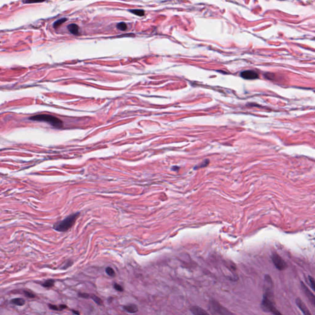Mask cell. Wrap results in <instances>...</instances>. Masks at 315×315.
Here are the masks:
<instances>
[{"label":"cell","instance_id":"1","mask_svg":"<svg viewBox=\"0 0 315 315\" xmlns=\"http://www.w3.org/2000/svg\"><path fill=\"white\" fill-rule=\"evenodd\" d=\"M80 216V212L72 214L65 219L54 224L53 228L55 230L60 232H64L70 229L75 224L78 217Z\"/></svg>","mask_w":315,"mask_h":315},{"label":"cell","instance_id":"2","mask_svg":"<svg viewBox=\"0 0 315 315\" xmlns=\"http://www.w3.org/2000/svg\"><path fill=\"white\" fill-rule=\"evenodd\" d=\"M29 119L32 121L48 122V123L51 124L52 126L57 127V128H60L63 126V122L60 119L57 118L56 116L49 115L43 114V115H34V116L30 117Z\"/></svg>","mask_w":315,"mask_h":315},{"label":"cell","instance_id":"3","mask_svg":"<svg viewBox=\"0 0 315 315\" xmlns=\"http://www.w3.org/2000/svg\"><path fill=\"white\" fill-rule=\"evenodd\" d=\"M209 305L211 309L219 315H236L215 300H211L209 301Z\"/></svg>","mask_w":315,"mask_h":315},{"label":"cell","instance_id":"4","mask_svg":"<svg viewBox=\"0 0 315 315\" xmlns=\"http://www.w3.org/2000/svg\"><path fill=\"white\" fill-rule=\"evenodd\" d=\"M272 262L275 266V267L279 271L285 270L287 268V263L284 260V259L277 253H274L271 255Z\"/></svg>","mask_w":315,"mask_h":315},{"label":"cell","instance_id":"5","mask_svg":"<svg viewBox=\"0 0 315 315\" xmlns=\"http://www.w3.org/2000/svg\"><path fill=\"white\" fill-rule=\"evenodd\" d=\"M301 287L302 289L303 292L308 298V299L309 300V301L314 305L315 307V295L309 289V288L303 282H301Z\"/></svg>","mask_w":315,"mask_h":315},{"label":"cell","instance_id":"6","mask_svg":"<svg viewBox=\"0 0 315 315\" xmlns=\"http://www.w3.org/2000/svg\"><path fill=\"white\" fill-rule=\"evenodd\" d=\"M295 303L298 307V308L301 310L303 315H312L311 312L309 311V309L306 306V305L304 303V302L302 301L301 299L300 298H297L295 299Z\"/></svg>","mask_w":315,"mask_h":315},{"label":"cell","instance_id":"7","mask_svg":"<svg viewBox=\"0 0 315 315\" xmlns=\"http://www.w3.org/2000/svg\"><path fill=\"white\" fill-rule=\"evenodd\" d=\"M241 76L246 80H255L259 78V75L255 71L246 70L241 73Z\"/></svg>","mask_w":315,"mask_h":315},{"label":"cell","instance_id":"8","mask_svg":"<svg viewBox=\"0 0 315 315\" xmlns=\"http://www.w3.org/2000/svg\"><path fill=\"white\" fill-rule=\"evenodd\" d=\"M190 311L194 315H210L206 310L198 306H192Z\"/></svg>","mask_w":315,"mask_h":315},{"label":"cell","instance_id":"9","mask_svg":"<svg viewBox=\"0 0 315 315\" xmlns=\"http://www.w3.org/2000/svg\"><path fill=\"white\" fill-rule=\"evenodd\" d=\"M123 309L129 313H135L138 311V307L135 304L130 303L123 306Z\"/></svg>","mask_w":315,"mask_h":315},{"label":"cell","instance_id":"10","mask_svg":"<svg viewBox=\"0 0 315 315\" xmlns=\"http://www.w3.org/2000/svg\"><path fill=\"white\" fill-rule=\"evenodd\" d=\"M69 32L75 35H77L79 33V27L75 24H71L67 27Z\"/></svg>","mask_w":315,"mask_h":315},{"label":"cell","instance_id":"11","mask_svg":"<svg viewBox=\"0 0 315 315\" xmlns=\"http://www.w3.org/2000/svg\"><path fill=\"white\" fill-rule=\"evenodd\" d=\"M54 283H55V280H54L52 279H47L45 281L41 282V285L43 287H45V288H51L54 286Z\"/></svg>","mask_w":315,"mask_h":315},{"label":"cell","instance_id":"12","mask_svg":"<svg viewBox=\"0 0 315 315\" xmlns=\"http://www.w3.org/2000/svg\"><path fill=\"white\" fill-rule=\"evenodd\" d=\"M11 303L17 306H23L25 303L24 299L22 298H15L11 300Z\"/></svg>","mask_w":315,"mask_h":315},{"label":"cell","instance_id":"13","mask_svg":"<svg viewBox=\"0 0 315 315\" xmlns=\"http://www.w3.org/2000/svg\"><path fill=\"white\" fill-rule=\"evenodd\" d=\"M90 298H91L95 303H97V305H99L100 306L103 305V302L102 300L100 297H99L97 295H95V294H91Z\"/></svg>","mask_w":315,"mask_h":315},{"label":"cell","instance_id":"14","mask_svg":"<svg viewBox=\"0 0 315 315\" xmlns=\"http://www.w3.org/2000/svg\"><path fill=\"white\" fill-rule=\"evenodd\" d=\"M67 19L66 18H62L59 20H57V21H56L54 24V27L55 29H57L59 27H60L63 23L67 21Z\"/></svg>","mask_w":315,"mask_h":315},{"label":"cell","instance_id":"15","mask_svg":"<svg viewBox=\"0 0 315 315\" xmlns=\"http://www.w3.org/2000/svg\"><path fill=\"white\" fill-rule=\"evenodd\" d=\"M105 271H106L107 274L111 277H115L116 276V273H115L114 270L110 266L107 267L105 269Z\"/></svg>","mask_w":315,"mask_h":315},{"label":"cell","instance_id":"16","mask_svg":"<svg viewBox=\"0 0 315 315\" xmlns=\"http://www.w3.org/2000/svg\"><path fill=\"white\" fill-rule=\"evenodd\" d=\"M130 12L135 14L136 16H143L145 14L144 11L143 10H130Z\"/></svg>","mask_w":315,"mask_h":315},{"label":"cell","instance_id":"17","mask_svg":"<svg viewBox=\"0 0 315 315\" xmlns=\"http://www.w3.org/2000/svg\"><path fill=\"white\" fill-rule=\"evenodd\" d=\"M116 27H117V29H118L119 30H120L121 31H125L127 29V26L126 24H125L124 22H120V23L118 24Z\"/></svg>","mask_w":315,"mask_h":315},{"label":"cell","instance_id":"18","mask_svg":"<svg viewBox=\"0 0 315 315\" xmlns=\"http://www.w3.org/2000/svg\"><path fill=\"white\" fill-rule=\"evenodd\" d=\"M309 282L312 289L315 292V279L311 276H308Z\"/></svg>","mask_w":315,"mask_h":315},{"label":"cell","instance_id":"19","mask_svg":"<svg viewBox=\"0 0 315 315\" xmlns=\"http://www.w3.org/2000/svg\"><path fill=\"white\" fill-rule=\"evenodd\" d=\"M24 293L25 295L27 297H28V298H35V297H36V295H35L33 292H32V291L24 290Z\"/></svg>","mask_w":315,"mask_h":315},{"label":"cell","instance_id":"20","mask_svg":"<svg viewBox=\"0 0 315 315\" xmlns=\"http://www.w3.org/2000/svg\"><path fill=\"white\" fill-rule=\"evenodd\" d=\"M78 296L79 297H81V298H83L89 299V298H90V297H91V294L79 292V293L78 294Z\"/></svg>","mask_w":315,"mask_h":315},{"label":"cell","instance_id":"21","mask_svg":"<svg viewBox=\"0 0 315 315\" xmlns=\"http://www.w3.org/2000/svg\"><path fill=\"white\" fill-rule=\"evenodd\" d=\"M113 287H114V289L116 290H117L118 292H123V290H124L123 287L121 285H119V284H118V283H116V282H115L113 284Z\"/></svg>","mask_w":315,"mask_h":315},{"label":"cell","instance_id":"22","mask_svg":"<svg viewBox=\"0 0 315 315\" xmlns=\"http://www.w3.org/2000/svg\"><path fill=\"white\" fill-rule=\"evenodd\" d=\"M48 307H49L51 309H52V310L60 311V309L59 306H57V305H52V304L49 303V304H48Z\"/></svg>","mask_w":315,"mask_h":315},{"label":"cell","instance_id":"23","mask_svg":"<svg viewBox=\"0 0 315 315\" xmlns=\"http://www.w3.org/2000/svg\"><path fill=\"white\" fill-rule=\"evenodd\" d=\"M72 264H73V262H72V260H68V261L66 263V264L64 265V266L62 268H63V269H67L68 267L71 266L72 265Z\"/></svg>","mask_w":315,"mask_h":315},{"label":"cell","instance_id":"24","mask_svg":"<svg viewBox=\"0 0 315 315\" xmlns=\"http://www.w3.org/2000/svg\"><path fill=\"white\" fill-rule=\"evenodd\" d=\"M59 307H60V311L65 309V308H67V306L66 305H64V304H61L59 305Z\"/></svg>","mask_w":315,"mask_h":315},{"label":"cell","instance_id":"25","mask_svg":"<svg viewBox=\"0 0 315 315\" xmlns=\"http://www.w3.org/2000/svg\"><path fill=\"white\" fill-rule=\"evenodd\" d=\"M207 161H204L203 162V164H200V165H200V166H199V167H200V168H201V167L206 166H207V165L209 163V162L206 163V162H207Z\"/></svg>","mask_w":315,"mask_h":315},{"label":"cell","instance_id":"26","mask_svg":"<svg viewBox=\"0 0 315 315\" xmlns=\"http://www.w3.org/2000/svg\"><path fill=\"white\" fill-rule=\"evenodd\" d=\"M72 311L75 314H76V315H80V312H79L78 311H76V310H75V309H72Z\"/></svg>","mask_w":315,"mask_h":315}]
</instances>
